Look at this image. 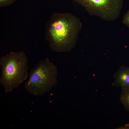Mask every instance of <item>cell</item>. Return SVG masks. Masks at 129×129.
I'll list each match as a JSON object with an SVG mask.
<instances>
[{
	"mask_svg": "<svg viewBox=\"0 0 129 129\" xmlns=\"http://www.w3.org/2000/svg\"><path fill=\"white\" fill-rule=\"evenodd\" d=\"M57 67L46 58L39 61L29 72L24 85L30 94L41 96L49 92L57 83Z\"/></svg>",
	"mask_w": 129,
	"mask_h": 129,
	"instance_id": "3957f363",
	"label": "cell"
},
{
	"mask_svg": "<svg viewBox=\"0 0 129 129\" xmlns=\"http://www.w3.org/2000/svg\"><path fill=\"white\" fill-rule=\"evenodd\" d=\"M80 19L70 13H54L46 24L45 38L53 51H70L82 28Z\"/></svg>",
	"mask_w": 129,
	"mask_h": 129,
	"instance_id": "6da1fadb",
	"label": "cell"
},
{
	"mask_svg": "<svg viewBox=\"0 0 129 129\" xmlns=\"http://www.w3.org/2000/svg\"><path fill=\"white\" fill-rule=\"evenodd\" d=\"M16 0H0V7L7 6L14 3Z\"/></svg>",
	"mask_w": 129,
	"mask_h": 129,
	"instance_id": "52a82bcc",
	"label": "cell"
},
{
	"mask_svg": "<svg viewBox=\"0 0 129 129\" xmlns=\"http://www.w3.org/2000/svg\"><path fill=\"white\" fill-rule=\"evenodd\" d=\"M119 100L125 110L129 112V86L122 88Z\"/></svg>",
	"mask_w": 129,
	"mask_h": 129,
	"instance_id": "8992f818",
	"label": "cell"
},
{
	"mask_svg": "<svg viewBox=\"0 0 129 129\" xmlns=\"http://www.w3.org/2000/svg\"><path fill=\"white\" fill-rule=\"evenodd\" d=\"M123 128L126 129H129V124H126L125 126L123 127Z\"/></svg>",
	"mask_w": 129,
	"mask_h": 129,
	"instance_id": "9c48e42d",
	"label": "cell"
},
{
	"mask_svg": "<svg viewBox=\"0 0 129 129\" xmlns=\"http://www.w3.org/2000/svg\"><path fill=\"white\" fill-rule=\"evenodd\" d=\"M83 6L91 15L103 20L114 21L119 16L124 0H72Z\"/></svg>",
	"mask_w": 129,
	"mask_h": 129,
	"instance_id": "277c9868",
	"label": "cell"
},
{
	"mask_svg": "<svg viewBox=\"0 0 129 129\" xmlns=\"http://www.w3.org/2000/svg\"><path fill=\"white\" fill-rule=\"evenodd\" d=\"M112 86L121 88L129 86V67L122 66L114 75Z\"/></svg>",
	"mask_w": 129,
	"mask_h": 129,
	"instance_id": "5b68a950",
	"label": "cell"
},
{
	"mask_svg": "<svg viewBox=\"0 0 129 129\" xmlns=\"http://www.w3.org/2000/svg\"><path fill=\"white\" fill-rule=\"evenodd\" d=\"M122 22L129 27V9L124 15Z\"/></svg>",
	"mask_w": 129,
	"mask_h": 129,
	"instance_id": "ba28073f",
	"label": "cell"
},
{
	"mask_svg": "<svg viewBox=\"0 0 129 129\" xmlns=\"http://www.w3.org/2000/svg\"><path fill=\"white\" fill-rule=\"evenodd\" d=\"M28 59L23 51L11 52L0 58V83L8 92L17 88L27 79Z\"/></svg>",
	"mask_w": 129,
	"mask_h": 129,
	"instance_id": "7a4b0ae2",
	"label": "cell"
}]
</instances>
